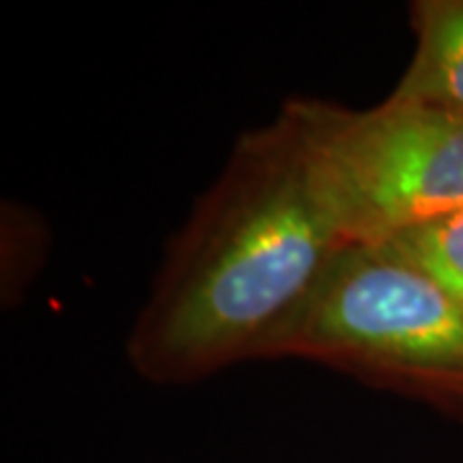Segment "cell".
<instances>
[{"instance_id": "cell-1", "label": "cell", "mask_w": 463, "mask_h": 463, "mask_svg": "<svg viewBox=\"0 0 463 463\" xmlns=\"http://www.w3.org/2000/svg\"><path fill=\"white\" fill-rule=\"evenodd\" d=\"M347 242L317 191L291 116L242 134L173 240L129 337L155 383L260 358Z\"/></svg>"}, {"instance_id": "cell-2", "label": "cell", "mask_w": 463, "mask_h": 463, "mask_svg": "<svg viewBox=\"0 0 463 463\" xmlns=\"http://www.w3.org/2000/svg\"><path fill=\"white\" fill-rule=\"evenodd\" d=\"M260 358H307L463 414V309L386 245L335 252Z\"/></svg>"}, {"instance_id": "cell-3", "label": "cell", "mask_w": 463, "mask_h": 463, "mask_svg": "<svg viewBox=\"0 0 463 463\" xmlns=\"http://www.w3.org/2000/svg\"><path fill=\"white\" fill-rule=\"evenodd\" d=\"M283 111L347 245L463 209V116L392 96L364 111L307 99Z\"/></svg>"}, {"instance_id": "cell-4", "label": "cell", "mask_w": 463, "mask_h": 463, "mask_svg": "<svg viewBox=\"0 0 463 463\" xmlns=\"http://www.w3.org/2000/svg\"><path fill=\"white\" fill-rule=\"evenodd\" d=\"M414 54L392 99L463 116V0L412 5Z\"/></svg>"}, {"instance_id": "cell-5", "label": "cell", "mask_w": 463, "mask_h": 463, "mask_svg": "<svg viewBox=\"0 0 463 463\" xmlns=\"http://www.w3.org/2000/svg\"><path fill=\"white\" fill-rule=\"evenodd\" d=\"M381 245L422 270L463 309V209L412 224Z\"/></svg>"}]
</instances>
